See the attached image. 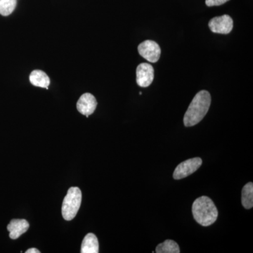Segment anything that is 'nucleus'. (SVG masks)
<instances>
[{"label":"nucleus","instance_id":"1","mask_svg":"<svg viewBox=\"0 0 253 253\" xmlns=\"http://www.w3.org/2000/svg\"><path fill=\"white\" fill-rule=\"evenodd\" d=\"M211 104V96L208 91L202 90L197 93L184 115V126H192L201 122L207 114Z\"/></svg>","mask_w":253,"mask_h":253},{"label":"nucleus","instance_id":"2","mask_svg":"<svg viewBox=\"0 0 253 253\" xmlns=\"http://www.w3.org/2000/svg\"><path fill=\"white\" fill-rule=\"evenodd\" d=\"M192 213L195 220L204 226H211L217 220L218 211L212 200L208 196H201L194 201Z\"/></svg>","mask_w":253,"mask_h":253},{"label":"nucleus","instance_id":"3","mask_svg":"<svg viewBox=\"0 0 253 253\" xmlns=\"http://www.w3.org/2000/svg\"><path fill=\"white\" fill-rule=\"evenodd\" d=\"M81 189L78 187L70 188L62 204V215L65 220L71 221L74 219L81 208Z\"/></svg>","mask_w":253,"mask_h":253},{"label":"nucleus","instance_id":"4","mask_svg":"<svg viewBox=\"0 0 253 253\" xmlns=\"http://www.w3.org/2000/svg\"><path fill=\"white\" fill-rule=\"evenodd\" d=\"M202 159L200 158H191L178 165L173 173L174 179H181L187 177L199 169L202 165Z\"/></svg>","mask_w":253,"mask_h":253},{"label":"nucleus","instance_id":"5","mask_svg":"<svg viewBox=\"0 0 253 253\" xmlns=\"http://www.w3.org/2000/svg\"><path fill=\"white\" fill-rule=\"evenodd\" d=\"M139 54L151 63H156L161 56V49L156 42L146 41L138 46Z\"/></svg>","mask_w":253,"mask_h":253},{"label":"nucleus","instance_id":"6","mask_svg":"<svg viewBox=\"0 0 253 253\" xmlns=\"http://www.w3.org/2000/svg\"><path fill=\"white\" fill-rule=\"evenodd\" d=\"M232 18L228 15L214 17L210 21L209 27L211 31L219 34H229L233 29Z\"/></svg>","mask_w":253,"mask_h":253},{"label":"nucleus","instance_id":"7","mask_svg":"<svg viewBox=\"0 0 253 253\" xmlns=\"http://www.w3.org/2000/svg\"><path fill=\"white\" fill-rule=\"evenodd\" d=\"M154 78V69L149 63H141L136 68V83L141 87L151 85Z\"/></svg>","mask_w":253,"mask_h":253},{"label":"nucleus","instance_id":"8","mask_svg":"<svg viewBox=\"0 0 253 253\" xmlns=\"http://www.w3.org/2000/svg\"><path fill=\"white\" fill-rule=\"evenodd\" d=\"M97 101L90 93L82 95L77 103V109L81 114L89 117L96 110Z\"/></svg>","mask_w":253,"mask_h":253},{"label":"nucleus","instance_id":"9","mask_svg":"<svg viewBox=\"0 0 253 253\" xmlns=\"http://www.w3.org/2000/svg\"><path fill=\"white\" fill-rule=\"evenodd\" d=\"M29 226V223L26 219H12L7 226V230L10 233L9 237L11 239H17L28 230Z\"/></svg>","mask_w":253,"mask_h":253},{"label":"nucleus","instance_id":"10","mask_svg":"<svg viewBox=\"0 0 253 253\" xmlns=\"http://www.w3.org/2000/svg\"><path fill=\"white\" fill-rule=\"evenodd\" d=\"M99 241L94 234L89 233L82 243V253H98L99 252Z\"/></svg>","mask_w":253,"mask_h":253},{"label":"nucleus","instance_id":"11","mask_svg":"<svg viewBox=\"0 0 253 253\" xmlns=\"http://www.w3.org/2000/svg\"><path fill=\"white\" fill-rule=\"evenodd\" d=\"M30 82L33 85L47 89L50 84L49 76L46 75V73L40 70H36L31 73Z\"/></svg>","mask_w":253,"mask_h":253},{"label":"nucleus","instance_id":"12","mask_svg":"<svg viewBox=\"0 0 253 253\" xmlns=\"http://www.w3.org/2000/svg\"><path fill=\"white\" fill-rule=\"evenodd\" d=\"M243 206L246 209H251L253 206V184L248 183L242 189V198H241Z\"/></svg>","mask_w":253,"mask_h":253},{"label":"nucleus","instance_id":"13","mask_svg":"<svg viewBox=\"0 0 253 253\" xmlns=\"http://www.w3.org/2000/svg\"><path fill=\"white\" fill-rule=\"evenodd\" d=\"M157 253H179V245L172 240H166L162 244L158 245L156 249Z\"/></svg>","mask_w":253,"mask_h":253},{"label":"nucleus","instance_id":"14","mask_svg":"<svg viewBox=\"0 0 253 253\" xmlns=\"http://www.w3.org/2000/svg\"><path fill=\"white\" fill-rule=\"evenodd\" d=\"M17 4V0H4L0 4V14L7 16L14 11Z\"/></svg>","mask_w":253,"mask_h":253},{"label":"nucleus","instance_id":"15","mask_svg":"<svg viewBox=\"0 0 253 253\" xmlns=\"http://www.w3.org/2000/svg\"><path fill=\"white\" fill-rule=\"evenodd\" d=\"M228 1L229 0H206V4L208 6H219Z\"/></svg>","mask_w":253,"mask_h":253},{"label":"nucleus","instance_id":"16","mask_svg":"<svg viewBox=\"0 0 253 253\" xmlns=\"http://www.w3.org/2000/svg\"><path fill=\"white\" fill-rule=\"evenodd\" d=\"M26 253H41V251H38L36 249H28L26 252Z\"/></svg>","mask_w":253,"mask_h":253},{"label":"nucleus","instance_id":"17","mask_svg":"<svg viewBox=\"0 0 253 253\" xmlns=\"http://www.w3.org/2000/svg\"><path fill=\"white\" fill-rule=\"evenodd\" d=\"M4 1V0H0V4H1L2 1Z\"/></svg>","mask_w":253,"mask_h":253}]
</instances>
